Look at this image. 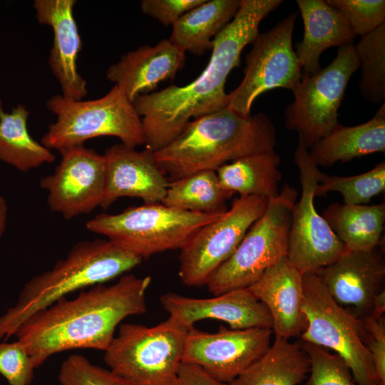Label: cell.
Masks as SVG:
<instances>
[{"mask_svg": "<svg viewBox=\"0 0 385 385\" xmlns=\"http://www.w3.org/2000/svg\"><path fill=\"white\" fill-rule=\"evenodd\" d=\"M354 48L361 67L359 87L369 101L379 104L385 98V24L361 36Z\"/></svg>", "mask_w": 385, "mask_h": 385, "instance_id": "obj_30", "label": "cell"}, {"mask_svg": "<svg viewBox=\"0 0 385 385\" xmlns=\"http://www.w3.org/2000/svg\"><path fill=\"white\" fill-rule=\"evenodd\" d=\"M61 160L52 174L42 178L50 209L66 220L101 207L105 188L106 160L84 145L59 150Z\"/></svg>", "mask_w": 385, "mask_h": 385, "instance_id": "obj_15", "label": "cell"}, {"mask_svg": "<svg viewBox=\"0 0 385 385\" xmlns=\"http://www.w3.org/2000/svg\"><path fill=\"white\" fill-rule=\"evenodd\" d=\"M224 213L195 212L162 203H144L117 214H98L86 227L144 259L166 250H180L197 230Z\"/></svg>", "mask_w": 385, "mask_h": 385, "instance_id": "obj_7", "label": "cell"}, {"mask_svg": "<svg viewBox=\"0 0 385 385\" xmlns=\"http://www.w3.org/2000/svg\"><path fill=\"white\" fill-rule=\"evenodd\" d=\"M58 379L61 385H129L110 369L78 354L70 355L63 361Z\"/></svg>", "mask_w": 385, "mask_h": 385, "instance_id": "obj_33", "label": "cell"}, {"mask_svg": "<svg viewBox=\"0 0 385 385\" xmlns=\"http://www.w3.org/2000/svg\"><path fill=\"white\" fill-rule=\"evenodd\" d=\"M75 0H35L34 9L39 24L50 26L53 46L48 63L65 98L82 100L88 94L86 80L78 71L77 60L82 42L73 16Z\"/></svg>", "mask_w": 385, "mask_h": 385, "instance_id": "obj_19", "label": "cell"}, {"mask_svg": "<svg viewBox=\"0 0 385 385\" xmlns=\"http://www.w3.org/2000/svg\"><path fill=\"white\" fill-rule=\"evenodd\" d=\"M240 0H210L173 24L168 40L183 53L201 56L211 50L214 38L233 19Z\"/></svg>", "mask_w": 385, "mask_h": 385, "instance_id": "obj_24", "label": "cell"}, {"mask_svg": "<svg viewBox=\"0 0 385 385\" xmlns=\"http://www.w3.org/2000/svg\"><path fill=\"white\" fill-rule=\"evenodd\" d=\"M105 188L101 207L108 208L122 197H137L145 204L161 203L170 180L148 149L137 150L122 143L108 148Z\"/></svg>", "mask_w": 385, "mask_h": 385, "instance_id": "obj_17", "label": "cell"}, {"mask_svg": "<svg viewBox=\"0 0 385 385\" xmlns=\"http://www.w3.org/2000/svg\"><path fill=\"white\" fill-rule=\"evenodd\" d=\"M385 312V289L378 293L374 299L371 315L375 318L384 316Z\"/></svg>", "mask_w": 385, "mask_h": 385, "instance_id": "obj_39", "label": "cell"}, {"mask_svg": "<svg viewBox=\"0 0 385 385\" xmlns=\"http://www.w3.org/2000/svg\"><path fill=\"white\" fill-rule=\"evenodd\" d=\"M142 260L107 239L76 243L66 257L24 284L16 304L0 316V340L14 336L34 313L76 290L121 276Z\"/></svg>", "mask_w": 385, "mask_h": 385, "instance_id": "obj_4", "label": "cell"}, {"mask_svg": "<svg viewBox=\"0 0 385 385\" xmlns=\"http://www.w3.org/2000/svg\"><path fill=\"white\" fill-rule=\"evenodd\" d=\"M234 194L224 190L216 171H200L170 181L161 203L181 210L218 214L227 210L226 201Z\"/></svg>", "mask_w": 385, "mask_h": 385, "instance_id": "obj_29", "label": "cell"}, {"mask_svg": "<svg viewBox=\"0 0 385 385\" xmlns=\"http://www.w3.org/2000/svg\"><path fill=\"white\" fill-rule=\"evenodd\" d=\"M300 344L310 360L307 385H359L354 379L346 362L339 354L307 342L301 341Z\"/></svg>", "mask_w": 385, "mask_h": 385, "instance_id": "obj_32", "label": "cell"}, {"mask_svg": "<svg viewBox=\"0 0 385 385\" xmlns=\"http://www.w3.org/2000/svg\"><path fill=\"white\" fill-rule=\"evenodd\" d=\"M304 23V36L296 44L302 73L309 76L321 69L322 53L331 46L352 45L357 35L346 18L323 0H297Z\"/></svg>", "mask_w": 385, "mask_h": 385, "instance_id": "obj_22", "label": "cell"}, {"mask_svg": "<svg viewBox=\"0 0 385 385\" xmlns=\"http://www.w3.org/2000/svg\"><path fill=\"white\" fill-rule=\"evenodd\" d=\"M29 114L22 104H18L10 113L0 112V160L22 172L51 163L56 158L51 149L29 133Z\"/></svg>", "mask_w": 385, "mask_h": 385, "instance_id": "obj_28", "label": "cell"}, {"mask_svg": "<svg viewBox=\"0 0 385 385\" xmlns=\"http://www.w3.org/2000/svg\"><path fill=\"white\" fill-rule=\"evenodd\" d=\"M178 376L179 385H227L193 364L181 362L178 367Z\"/></svg>", "mask_w": 385, "mask_h": 385, "instance_id": "obj_38", "label": "cell"}, {"mask_svg": "<svg viewBox=\"0 0 385 385\" xmlns=\"http://www.w3.org/2000/svg\"><path fill=\"white\" fill-rule=\"evenodd\" d=\"M189 329L170 317L153 327L121 323L103 361L129 385H179L178 371Z\"/></svg>", "mask_w": 385, "mask_h": 385, "instance_id": "obj_6", "label": "cell"}, {"mask_svg": "<svg viewBox=\"0 0 385 385\" xmlns=\"http://www.w3.org/2000/svg\"><path fill=\"white\" fill-rule=\"evenodd\" d=\"M302 309L307 326L301 341L339 354L359 385H379L372 356L364 344L362 319L339 304L316 273L303 274Z\"/></svg>", "mask_w": 385, "mask_h": 385, "instance_id": "obj_9", "label": "cell"}, {"mask_svg": "<svg viewBox=\"0 0 385 385\" xmlns=\"http://www.w3.org/2000/svg\"><path fill=\"white\" fill-rule=\"evenodd\" d=\"M322 216L348 250L367 252L382 244L384 202L372 205L334 202Z\"/></svg>", "mask_w": 385, "mask_h": 385, "instance_id": "obj_25", "label": "cell"}, {"mask_svg": "<svg viewBox=\"0 0 385 385\" xmlns=\"http://www.w3.org/2000/svg\"><path fill=\"white\" fill-rule=\"evenodd\" d=\"M3 110V104H2V101H1V99L0 98V112H1Z\"/></svg>", "mask_w": 385, "mask_h": 385, "instance_id": "obj_41", "label": "cell"}, {"mask_svg": "<svg viewBox=\"0 0 385 385\" xmlns=\"http://www.w3.org/2000/svg\"><path fill=\"white\" fill-rule=\"evenodd\" d=\"M281 0H240L233 19L213 39L206 68L190 83L141 95L133 104L141 118L146 148L155 152L173 141L190 121L228 106L225 83L240 65L244 48L259 34L260 22Z\"/></svg>", "mask_w": 385, "mask_h": 385, "instance_id": "obj_1", "label": "cell"}, {"mask_svg": "<svg viewBox=\"0 0 385 385\" xmlns=\"http://www.w3.org/2000/svg\"><path fill=\"white\" fill-rule=\"evenodd\" d=\"M269 328L227 329L210 333L190 327L184 342L182 363L200 367L226 384L258 360L270 348Z\"/></svg>", "mask_w": 385, "mask_h": 385, "instance_id": "obj_14", "label": "cell"}, {"mask_svg": "<svg viewBox=\"0 0 385 385\" xmlns=\"http://www.w3.org/2000/svg\"><path fill=\"white\" fill-rule=\"evenodd\" d=\"M34 369L30 356L17 340L0 342V374L10 385H29Z\"/></svg>", "mask_w": 385, "mask_h": 385, "instance_id": "obj_35", "label": "cell"}, {"mask_svg": "<svg viewBox=\"0 0 385 385\" xmlns=\"http://www.w3.org/2000/svg\"><path fill=\"white\" fill-rule=\"evenodd\" d=\"M294 160L299 170L302 194L292 212L287 257L302 274L315 273L346 248L315 207V190L323 173L299 137Z\"/></svg>", "mask_w": 385, "mask_h": 385, "instance_id": "obj_13", "label": "cell"}, {"mask_svg": "<svg viewBox=\"0 0 385 385\" xmlns=\"http://www.w3.org/2000/svg\"><path fill=\"white\" fill-rule=\"evenodd\" d=\"M185 58V53L168 39H163L155 46H143L123 54L110 66L106 77L133 103L137 97L155 89L160 82L174 78Z\"/></svg>", "mask_w": 385, "mask_h": 385, "instance_id": "obj_21", "label": "cell"}, {"mask_svg": "<svg viewBox=\"0 0 385 385\" xmlns=\"http://www.w3.org/2000/svg\"><path fill=\"white\" fill-rule=\"evenodd\" d=\"M268 202L264 197L239 196L221 217L197 230L180 249L178 275L182 282L188 287L206 285L263 215Z\"/></svg>", "mask_w": 385, "mask_h": 385, "instance_id": "obj_11", "label": "cell"}, {"mask_svg": "<svg viewBox=\"0 0 385 385\" xmlns=\"http://www.w3.org/2000/svg\"><path fill=\"white\" fill-rule=\"evenodd\" d=\"M8 207L5 199L0 194V239L2 237L7 221Z\"/></svg>", "mask_w": 385, "mask_h": 385, "instance_id": "obj_40", "label": "cell"}, {"mask_svg": "<svg viewBox=\"0 0 385 385\" xmlns=\"http://www.w3.org/2000/svg\"><path fill=\"white\" fill-rule=\"evenodd\" d=\"M275 128L264 113L244 115L228 107L192 120L170 143L153 152L170 181L274 150Z\"/></svg>", "mask_w": 385, "mask_h": 385, "instance_id": "obj_3", "label": "cell"}, {"mask_svg": "<svg viewBox=\"0 0 385 385\" xmlns=\"http://www.w3.org/2000/svg\"><path fill=\"white\" fill-rule=\"evenodd\" d=\"M346 18L358 36L367 34L385 24L384 0H327Z\"/></svg>", "mask_w": 385, "mask_h": 385, "instance_id": "obj_34", "label": "cell"}, {"mask_svg": "<svg viewBox=\"0 0 385 385\" xmlns=\"http://www.w3.org/2000/svg\"><path fill=\"white\" fill-rule=\"evenodd\" d=\"M361 319L366 332L365 346L372 356L379 385H385V317L369 314Z\"/></svg>", "mask_w": 385, "mask_h": 385, "instance_id": "obj_36", "label": "cell"}, {"mask_svg": "<svg viewBox=\"0 0 385 385\" xmlns=\"http://www.w3.org/2000/svg\"><path fill=\"white\" fill-rule=\"evenodd\" d=\"M309 155L318 166H331L374 153L385 152V104L371 119L355 126L337 123L310 148Z\"/></svg>", "mask_w": 385, "mask_h": 385, "instance_id": "obj_23", "label": "cell"}, {"mask_svg": "<svg viewBox=\"0 0 385 385\" xmlns=\"http://www.w3.org/2000/svg\"><path fill=\"white\" fill-rule=\"evenodd\" d=\"M206 0H142L140 9L165 26L172 24L181 16Z\"/></svg>", "mask_w": 385, "mask_h": 385, "instance_id": "obj_37", "label": "cell"}, {"mask_svg": "<svg viewBox=\"0 0 385 385\" xmlns=\"http://www.w3.org/2000/svg\"><path fill=\"white\" fill-rule=\"evenodd\" d=\"M359 67L354 46L339 47L333 61L314 75L302 73L294 100L285 109V126L297 132L307 149L338 122V110L352 74Z\"/></svg>", "mask_w": 385, "mask_h": 385, "instance_id": "obj_10", "label": "cell"}, {"mask_svg": "<svg viewBox=\"0 0 385 385\" xmlns=\"http://www.w3.org/2000/svg\"><path fill=\"white\" fill-rule=\"evenodd\" d=\"M382 244L367 252L345 250L315 273L332 297L358 317L371 314L374 297L384 290L385 259Z\"/></svg>", "mask_w": 385, "mask_h": 385, "instance_id": "obj_16", "label": "cell"}, {"mask_svg": "<svg viewBox=\"0 0 385 385\" xmlns=\"http://www.w3.org/2000/svg\"><path fill=\"white\" fill-rule=\"evenodd\" d=\"M384 190L385 162L382 161L371 170L357 175H327L323 173L315 190V197L338 192L342 195L345 204L366 205Z\"/></svg>", "mask_w": 385, "mask_h": 385, "instance_id": "obj_31", "label": "cell"}, {"mask_svg": "<svg viewBox=\"0 0 385 385\" xmlns=\"http://www.w3.org/2000/svg\"><path fill=\"white\" fill-rule=\"evenodd\" d=\"M279 156L272 150L240 158L220 167L216 173L221 187L227 191L271 200L279 193Z\"/></svg>", "mask_w": 385, "mask_h": 385, "instance_id": "obj_27", "label": "cell"}, {"mask_svg": "<svg viewBox=\"0 0 385 385\" xmlns=\"http://www.w3.org/2000/svg\"><path fill=\"white\" fill-rule=\"evenodd\" d=\"M46 106L56 116L41 140L49 149L58 151L101 136L116 137L135 148L145 144L141 118L116 85L103 96L88 101L53 95Z\"/></svg>", "mask_w": 385, "mask_h": 385, "instance_id": "obj_5", "label": "cell"}, {"mask_svg": "<svg viewBox=\"0 0 385 385\" xmlns=\"http://www.w3.org/2000/svg\"><path fill=\"white\" fill-rule=\"evenodd\" d=\"M160 302L169 317L188 328L197 321L210 319L222 321L233 329H272V317L267 308L249 288L236 289L204 299L168 292L160 297Z\"/></svg>", "mask_w": 385, "mask_h": 385, "instance_id": "obj_18", "label": "cell"}, {"mask_svg": "<svg viewBox=\"0 0 385 385\" xmlns=\"http://www.w3.org/2000/svg\"><path fill=\"white\" fill-rule=\"evenodd\" d=\"M247 288L267 308L275 339H289L304 331L307 322L302 309L303 274L287 257L267 269Z\"/></svg>", "mask_w": 385, "mask_h": 385, "instance_id": "obj_20", "label": "cell"}, {"mask_svg": "<svg viewBox=\"0 0 385 385\" xmlns=\"http://www.w3.org/2000/svg\"><path fill=\"white\" fill-rule=\"evenodd\" d=\"M297 14H289L272 29L259 33L245 56L244 77L228 94L227 107L250 115L255 100L277 88L294 91L302 77V66L292 46Z\"/></svg>", "mask_w": 385, "mask_h": 385, "instance_id": "obj_12", "label": "cell"}, {"mask_svg": "<svg viewBox=\"0 0 385 385\" xmlns=\"http://www.w3.org/2000/svg\"><path fill=\"white\" fill-rule=\"evenodd\" d=\"M309 371V357L300 342L276 338L258 360L227 385H298Z\"/></svg>", "mask_w": 385, "mask_h": 385, "instance_id": "obj_26", "label": "cell"}, {"mask_svg": "<svg viewBox=\"0 0 385 385\" xmlns=\"http://www.w3.org/2000/svg\"><path fill=\"white\" fill-rule=\"evenodd\" d=\"M297 190L287 184L269 200L263 215L251 226L237 249L212 274L206 286L214 296L247 288L287 256L292 209Z\"/></svg>", "mask_w": 385, "mask_h": 385, "instance_id": "obj_8", "label": "cell"}, {"mask_svg": "<svg viewBox=\"0 0 385 385\" xmlns=\"http://www.w3.org/2000/svg\"><path fill=\"white\" fill-rule=\"evenodd\" d=\"M150 276L121 275L113 284L82 289L71 299H58L29 317L14 336L26 350L34 366L51 356L75 349L105 351L127 317L145 314Z\"/></svg>", "mask_w": 385, "mask_h": 385, "instance_id": "obj_2", "label": "cell"}]
</instances>
